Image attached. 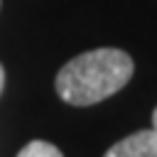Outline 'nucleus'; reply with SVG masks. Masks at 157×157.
<instances>
[{
    "label": "nucleus",
    "instance_id": "4",
    "mask_svg": "<svg viewBox=\"0 0 157 157\" xmlns=\"http://www.w3.org/2000/svg\"><path fill=\"white\" fill-rule=\"evenodd\" d=\"M2 86H5V69H2V64H0V93H2Z\"/></svg>",
    "mask_w": 157,
    "mask_h": 157
},
{
    "label": "nucleus",
    "instance_id": "3",
    "mask_svg": "<svg viewBox=\"0 0 157 157\" xmlns=\"http://www.w3.org/2000/svg\"><path fill=\"white\" fill-rule=\"evenodd\" d=\"M17 157H64V155H61V150H59L56 145H52V142L32 140V142H27V145L20 150Z\"/></svg>",
    "mask_w": 157,
    "mask_h": 157
},
{
    "label": "nucleus",
    "instance_id": "1",
    "mask_svg": "<svg viewBox=\"0 0 157 157\" xmlns=\"http://www.w3.org/2000/svg\"><path fill=\"white\" fill-rule=\"evenodd\" d=\"M132 59L115 47H101L74 56L56 74V93L71 105H93L118 93L132 76Z\"/></svg>",
    "mask_w": 157,
    "mask_h": 157
},
{
    "label": "nucleus",
    "instance_id": "5",
    "mask_svg": "<svg viewBox=\"0 0 157 157\" xmlns=\"http://www.w3.org/2000/svg\"><path fill=\"white\" fill-rule=\"evenodd\" d=\"M152 130H155V132H157V108H155V110H152Z\"/></svg>",
    "mask_w": 157,
    "mask_h": 157
},
{
    "label": "nucleus",
    "instance_id": "2",
    "mask_svg": "<svg viewBox=\"0 0 157 157\" xmlns=\"http://www.w3.org/2000/svg\"><path fill=\"white\" fill-rule=\"evenodd\" d=\"M103 157H157V132L150 130H137L123 140H118Z\"/></svg>",
    "mask_w": 157,
    "mask_h": 157
}]
</instances>
